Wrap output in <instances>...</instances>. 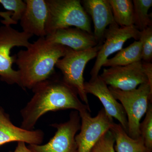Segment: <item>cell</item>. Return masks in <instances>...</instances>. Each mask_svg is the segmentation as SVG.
Here are the masks:
<instances>
[{
    "instance_id": "8fae6325",
    "label": "cell",
    "mask_w": 152,
    "mask_h": 152,
    "mask_svg": "<svg viewBox=\"0 0 152 152\" xmlns=\"http://www.w3.org/2000/svg\"><path fill=\"white\" fill-rule=\"evenodd\" d=\"M84 88L87 94H91L97 97L103 106L106 113L118 120L124 130L128 133L126 114L121 104L113 96L107 85L99 75L96 78L85 82Z\"/></svg>"
},
{
    "instance_id": "e0dca14e",
    "label": "cell",
    "mask_w": 152,
    "mask_h": 152,
    "mask_svg": "<svg viewBox=\"0 0 152 152\" xmlns=\"http://www.w3.org/2000/svg\"><path fill=\"white\" fill-rule=\"evenodd\" d=\"M142 46L140 41H135L129 46L122 48L111 58L108 59L103 66H125L142 61Z\"/></svg>"
},
{
    "instance_id": "484cf974",
    "label": "cell",
    "mask_w": 152,
    "mask_h": 152,
    "mask_svg": "<svg viewBox=\"0 0 152 152\" xmlns=\"http://www.w3.org/2000/svg\"><path fill=\"white\" fill-rule=\"evenodd\" d=\"M12 152H33L27 146L24 142H18L15 149Z\"/></svg>"
},
{
    "instance_id": "4fadbf2b",
    "label": "cell",
    "mask_w": 152,
    "mask_h": 152,
    "mask_svg": "<svg viewBox=\"0 0 152 152\" xmlns=\"http://www.w3.org/2000/svg\"><path fill=\"white\" fill-rule=\"evenodd\" d=\"M45 134L40 129L27 130L15 126L8 114L0 107V146L11 142H22L30 145H41Z\"/></svg>"
},
{
    "instance_id": "7402d4cb",
    "label": "cell",
    "mask_w": 152,
    "mask_h": 152,
    "mask_svg": "<svg viewBox=\"0 0 152 152\" xmlns=\"http://www.w3.org/2000/svg\"><path fill=\"white\" fill-rule=\"evenodd\" d=\"M0 4L13 13L11 18L16 24L21 19L26 7V2L22 0H0Z\"/></svg>"
},
{
    "instance_id": "44dd1931",
    "label": "cell",
    "mask_w": 152,
    "mask_h": 152,
    "mask_svg": "<svg viewBox=\"0 0 152 152\" xmlns=\"http://www.w3.org/2000/svg\"><path fill=\"white\" fill-rule=\"evenodd\" d=\"M142 46V60L151 62L152 59V26L140 31V38Z\"/></svg>"
},
{
    "instance_id": "9a60e30c",
    "label": "cell",
    "mask_w": 152,
    "mask_h": 152,
    "mask_svg": "<svg viewBox=\"0 0 152 152\" xmlns=\"http://www.w3.org/2000/svg\"><path fill=\"white\" fill-rule=\"evenodd\" d=\"M86 12L92 19L93 34L98 42L102 44L107 27L116 23L108 0H83L81 1Z\"/></svg>"
},
{
    "instance_id": "2e32d148",
    "label": "cell",
    "mask_w": 152,
    "mask_h": 152,
    "mask_svg": "<svg viewBox=\"0 0 152 152\" xmlns=\"http://www.w3.org/2000/svg\"><path fill=\"white\" fill-rule=\"evenodd\" d=\"M110 131L113 135L116 152H152L145 145L142 137L137 139L130 137L120 124L113 123Z\"/></svg>"
},
{
    "instance_id": "5bb4252c",
    "label": "cell",
    "mask_w": 152,
    "mask_h": 152,
    "mask_svg": "<svg viewBox=\"0 0 152 152\" xmlns=\"http://www.w3.org/2000/svg\"><path fill=\"white\" fill-rule=\"evenodd\" d=\"M53 43L67 47L76 51L91 48L99 44L93 34L77 28H67L56 30L45 37Z\"/></svg>"
},
{
    "instance_id": "7a4b0ae2",
    "label": "cell",
    "mask_w": 152,
    "mask_h": 152,
    "mask_svg": "<svg viewBox=\"0 0 152 152\" xmlns=\"http://www.w3.org/2000/svg\"><path fill=\"white\" fill-rule=\"evenodd\" d=\"M67 48L40 37L26 50H20L15 62L19 69L20 86L32 89L55 75L56 64L65 55Z\"/></svg>"
},
{
    "instance_id": "6da1fadb",
    "label": "cell",
    "mask_w": 152,
    "mask_h": 152,
    "mask_svg": "<svg viewBox=\"0 0 152 152\" xmlns=\"http://www.w3.org/2000/svg\"><path fill=\"white\" fill-rule=\"evenodd\" d=\"M34 95L20 110L21 128L32 130L38 120L49 112L72 109L79 113L91 112L89 105L83 103L75 90L56 75L32 89Z\"/></svg>"
},
{
    "instance_id": "ac0fdd59",
    "label": "cell",
    "mask_w": 152,
    "mask_h": 152,
    "mask_svg": "<svg viewBox=\"0 0 152 152\" xmlns=\"http://www.w3.org/2000/svg\"><path fill=\"white\" fill-rule=\"evenodd\" d=\"M114 20L120 27L134 25V8L131 0H108Z\"/></svg>"
},
{
    "instance_id": "d4e9b609",
    "label": "cell",
    "mask_w": 152,
    "mask_h": 152,
    "mask_svg": "<svg viewBox=\"0 0 152 152\" xmlns=\"http://www.w3.org/2000/svg\"><path fill=\"white\" fill-rule=\"evenodd\" d=\"M13 13L10 11L7 12H0V16L4 20H1V22L5 26H10L12 24H17L11 18Z\"/></svg>"
},
{
    "instance_id": "3957f363",
    "label": "cell",
    "mask_w": 152,
    "mask_h": 152,
    "mask_svg": "<svg viewBox=\"0 0 152 152\" xmlns=\"http://www.w3.org/2000/svg\"><path fill=\"white\" fill-rule=\"evenodd\" d=\"M49 10L47 35L56 30L74 26L90 34L91 21L80 0H46Z\"/></svg>"
},
{
    "instance_id": "30bf717a",
    "label": "cell",
    "mask_w": 152,
    "mask_h": 152,
    "mask_svg": "<svg viewBox=\"0 0 152 152\" xmlns=\"http://www.w3.org/2000/svg\"><path fill=\"white\" fill-rule=\"evenodd\" d=\"M99 76L109 87L122 91L134 90L142 84L148 83L142 61L104 69Z\"/></svg>"
},
{
    "instance_id": "ba28073f",
    "label": "cell",
    "mask_w": 152,
    "mask_h": 152,
    "mask_svg": "<svg viewBox=\"0 0 152 152\" xmlns=\"http://www.w3.org/2000/svg\"><path fill=\"white\" fill-rule=\"evenodd\" d=\"M51 126L56 128L54 136L45 145H30L28 148L33 152H77L75 137L80 130L81 118L79 112H71L67 121L54 124Z\"/></svg>"
},
{
    "instance_id": "ffe728a7",
    "label": "cell",
    "mask_w": 152,
    "mask_h": 152,
    "mask_svg": "<svg viewBox=\"0 0 152 152\" xmlns=\"http://www.w3.org/2000/svg\"><path fill=\"white\" fill-rule=\"evenodd\" d=\"M149 105L145 116L140 125V136L147 148L152 151V106Z\"/></svg>"
},
{
    "instance_id": "d6986e66",
    "label": "cell",
    "mask_w": 152,
    "mask_h": 152,
    "mask_svg": "<svg viewBox=\"0 0 152 152\" xmlns=\"http://www.w3.org/2000/svg\"><path fill=\"white\" fill-rule=\"evenodd\" d=\"M134 25L142 31L152 26V20L148 11L152 6V0H134Z\"/></svg>"
},
{
    "instance_id": "8992f818",
    "label": "cell",
    "mask_w": 152,
    "mask_h": 152,
    "mask_svg": "<svg viewBox=\"0 0 152 152\" xmlns=\"http://www.w3.org/2000/svg\"><path fill=\"white\" fill-rule=\"evenodd\" d=\"M32 35L20 32L10 26L0 27V80L8 84H16L20 86L18 71L15 70L12 65L15 62L16 55L11 56V50L15 47H23L26 48L31 43L29 39Z\"/></svg>"
},
{
    "instance_id": "cb8c5ba5",
    "label": "cell",
    "mask_w": 152,
    "mask_h": 152,
    "mask_svg": "<svg viewBox=\"0 0 152 152\" xmlns=\"http://www.w3.org/2000/svg\"><path fill=\"white\" fill-rule=\"evenodd\" d=\"M142 66L144 73L148 78L151 86L152 87V64L151 62H142Z\"/></svg>"
},
{
    "instance_id": "52a82bcc",
    "label": "cell",
    "mask_w": 152,
    "mask_h": 152,
    "mask_svg": "<svg viewBox=\"0 0 152 152\" xmlns=\"http://www.w3.org/2000/svg\"><path fill=\"white\" fill-rule=\"evenodd\" d=\"M90 113L87 110L79 113L81 118L80 131L75 137L77 152H91L114 122L113 118L106 113L103 108L96 116L92 117Z\"/></svg>"
},
{
    "instance_id": "5b68a950",
    "label": "cell",
    "mask_w": 152,
    "mask_h": 152,
    "mask_svg": "<svg viewBox=\"0 0 152 152\" xmlns=\"http://www.w3.org/2000/svg\"><path fill=\"white\" fill-rule=\"evenodd\" d=\"M102 44L81 51H76L68 48L65 55L60 58L56 67L61 71L62 80L74 89L82 102L89 105L87 94L84 88V72L87 64L96 58Z\"/></svg>"
},
{
    "instance_id": "277c9868",
    "label": "cell",
    "mask_w": 152,
    "mask_h": 152,
    "mask_svg": "<svg viewBox=\"0 0 152 152\" xmlns=\"http://www.w3.org/2000/svg\"><path fill=\"white\" fill-rule=\"evenodd\" d=\"M109 88L115 99L120 101L126 114L128 134L132 138H138L140 137L141 120L146 113L149 105L152 103V87L146 83L129 91Z\"/></svg>"
},
{
    "instance_id": "9c48e42d",
    "label": "cell",
    "mask_w": 152,
    "mask_h": 152,
    "mask_svg": "<svg viewBox=\"0 0 152 152\" xmlns=\"http://www.w3.org/2000/svg\"><path fill=\"white\" fill-rule=\"evenodd\" d=\"M140 31L134 25L129 27H120L116 23L109 26L105 32V41L102 45L96 57L95 64L90 75L91 80L96 78L102 67L110 56L121 50L125 42L130 39L139 40Z\"/></svg>"
},
{
    "instance_id": "603a6c76",
    "label": "cell",
    "mask_w": 152,
    "mask_h": 152,
    "mask_svg": "<svg viewBox=\"0 0 152 152\" xmlns=\"http://www.w3.org/2000/svg\"><path fill=\"white\" fill-rule=\"evenodd\" d=\"M115 138L110 130L98 141L91 152H115Z\"/></svg>"
},
{
    "instance_id": "7c38bea8",
    "label": "cell",
    "mask_w": 152,
    "mask_h": 152,
    "mask_svg": "<svg viewBox=\"0 0 152 152\" xmlns=\"http://www.w3.org/2000/svg\"><path fill=\"white\" fill-rule=\"evenodd\" d=\"M26 10L20 24L23 31L40 37L47 36L49 10L46 0H26Z\"/></svg>"
}]
</instances>
